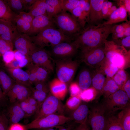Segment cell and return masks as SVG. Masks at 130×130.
I'll return each instance as SVG.
<instances>
[{"instance_id": "6da1fadb", "label": "cell", "mask_w": 130, "mask_h": 130, "mask_svg": "<svg viewBox=\"0 0 130 130\" xmlns=\"http://www.w3.org/2000/svg\"><path fill=\"white\" fill-rule=\"evenodd\" d=\"M113 25L96 26L87 23L75 37L73 41L81 51L103 46L111 33Z\"/></svg>"}, {"instance_id": "7a4b0ae2", "label": "cell", "mask_w": 130, "mask_h": 130, "mask_svg": "<svg viewBox=\"0 0 130 130\" xmlns=\"http://www.w3.org/2000/svg\"><path fill=\"white\" fill-rule=\"evenodd\" d=\"M30 38L37 47L41 48L47 46L52 47L62 42L73 40V39L64 35L55 26L48 27Z\"/></svg>"}, {"instance_id": "3957f363", "label": "cell", "mask_w": 130, "mask_h": 130, "mask_svg": "<svg viewBox=\"0 0 130 130\" xmlns=\"http://www.w3.org/2000/svg\"><path fill=\"white\" fill-rule=\"evenodd\" d=\"M106 59L110 63L122 69L125 65L126 59L129 57L130 50L127 51L123 46L113 41L106 40L104 44Z\"/></svg>"}, {"instance_id": "277c9868", "label": "cell", "mask_w": 130, "mask_h": 130, "mask_svg": "<svg viewBox=\"0 0 130 130\" xmlns=\"http://www.w3.org/2000/svg\"><path fill=\"white\" fill-rule=\"evenodd\" d=\"M54 24L65 35L73 39L82 29L72 15L62 11L53 18Z\"/></svg>"}, {"instance_id": "5b68a950", "label": "cell", "mask_w": 130, "mask_h": 130, "mask_svg": "<svg viewBox=\"0 0 130 130\" xmlns=\"http://www.w3.org/2000/svg\"><path fill=\"white\" fill-rule=\"evenodd\" d=\"M130 99L126 93L119 89L101 103L107 115L113 114L130 105Z\"/></svg>"}, {"instance_id": "8992f818", "label": "cell", "mask_w": 130, "mask_h": 130, "mask_svg": "<svg viewBox=\"0 0 130 130\" xmlns=\"http://www.w3.org/2000/svg\"><path fill=\"white\" fill-rule=\"evenodd\" d=\"M57 78L66 84L73 79L79 65V62L71 58L57 59L55 61Z\"/></svg>"}, {"instance_id": "52a82bcc", "label": "cell", "mask_w": 130, "mask_h": 130, "mask_svg": "<svg viewBox=\"0 0 130 130\" xmlns=\"http://www.w3.org/2000/svg\"><path fill=\"white\" fill-rule=\"evenodd\" d=\"M72 120L71 117L64 115L52 114L34 119L31 122L25 125L27 130L40 129L64 125Z\"/></svg>"}, {"instance_id": "ba28073f", "label": "cell", "mask_w": 130, "mask_h": 130, "mask_svg": "<svg viewBox=\"0 0 130 130\" xmlns=\"http://www.w3.org/2000/svg\"><path fill=\"white\" fill-rule=\"evenodd\" d=\"M65 110L61 100L49 93L36 113L35 119L52 114L65 115Z\"/></svg>"}, {"instance_id": "9c48e42d", "label": "cell", "mask_w": 130, "mask_h": 130, "mask_svg": "<svg viewBox=\"0 0 130 130\" xmlns=\"http://www.w3.org/2000/svg\"><path fill=\"white\" fill-rule=\"evenodd\" d=\"M107 116L101 103L92 105L89 109L87 118L91 130H104Z\"/></svg>"}, {"instance_id": "30bf717a", "label": "cell", "mask_w": 130, "mask_h": 130, "mask_svg": "<svg viewBox=\"0 0 130 130\" xmlns=\"http://www.w3.org/2000/svg\"><path fill=\"white\" fill-rule=\"evenodd\" d=\"M104 45L91 49L80 51L82 61L90 67L96 69L99 67L105 59Z\"/></svg>"}, {"instance_id": "8fae6325", "label": "cell", "mask_w": 130, "mask_h": 130, "mask_svg": "<svg viewBox=\"0 0 130 130\" xmlns=\"http://www.w3.org/2000/svg\"><path fill=\"white\" fill-rule=\"evenodd\" d=\"M79 49L73 41L62 42L52 47L51 55L58 59L71 58Z\"/></svg>"}, {"instance_id": "7c38bea8", "label": "cell", "mask_w": 130, "mask_h": 130, "mask_svg": "<svg viewBox=\"0 0 130 130\" xmlns=\"http://www.w3.org/2000/svg\"><path fill=\"white\" fill-rule=\"evenodd\" d=\"M31 62L53 72L54 67L50 53L44 48L38 47L29 57Z\"/></svg>"}, {"instance_id": "4fadbf2b", "label": "cell", "mask_w": 130, "mask_h": 130, "mask_svg": "<svg viewBox=\"0 0 130 130\" xmlns=\"http://www.w3.org/2000/svg\"><path fill=\"white\" fill-rule=\"evenodd\" d=\"M13 44L16 50L29 58L38 47L32 41L30 36L25 34L20 33Z\"/></svg>"}, {"instance_id": "5bb4252c", "label": "cell", "mask_w": 130, "mask_h": 130, "mask_svg": "<svg viewBox=\"0 0 130 130\" xmlns=\"http://www.w3.org/2000/svg\"><path fill=\"white\" fill-rule=\"evenodd\" d=\"M90 0H80L79 5L70 13L82 28L89 21Z\"/></svg>"}, {"instance_id": "9a60e30c", "label": "cell", "mask_w": 130, "mask_h": 130, "mask_svg": "<svg viewBox=\"0 0 130 130\" xmlns=\"http://www.w3.org/2000/svg\"><path fill=\"white\" fill-rule=\"evenodd\" d=\"M31 88L15 82L7 93L6 96L11 103L20 101L32 95Z\"/></svg>"}, {"instance_id": "2e32d148", "label": "cell", "mask_w": 130, "mask_h": 130, "mask_svg": "<svg viewBox=\"0 0 130 130\" xmlns=\"http://www.w3.org/2000/svg\"><path fill=\"white\" fill-rule=\"evenodd\" d=\"M50 26H55L53 18L49 17L47 14L38 16L34 18L30 29L26 34L30 36H34Z\"/></svg>"}, {"instance_id": "e0dca14e", "label": "cell", "mask_w": 130, "mask_h": 130, "mask_svg": "<svg viewBox=\"0 0 130 130\" xmlns=\"http://www.w3.org/2000/svg\"><path fill=\"white\" fill-rule=\"evenodd\" d=\"M20 33L12 22L0 20V38L12 42Z\"/></svg>"}, {"instance_id": "ac0fdd59", "label": "cell", "mask_w": 130, "mask_h": 130, "mask_svg": "<svg viewBox=\"0 0 130 130\" xmlns=\"http://www.w3.org/2000/svg\"><path fill=\"white\" fill-rule=\"evenodd\" d=\"M104 0H90L89 21L88 24L97 26L103 23L101 8Z\"/></svg>"}, {"instance_id": "d6986e66", "label": "cell", "mask_w": 130, "mask_h": 130, "mask_svg": "<svg viewBox=\"0 0 130 130\" xmlns=\"http://www.w3.org/2000/svg\"><path fill=\"white\" fill-rule=\"evenodd\" d=\"M49 89L52 95L61 100L64 99L68 91L66 84L57 78H54L50 82Z\"/></svg>"}, {"instance_id": "ffe728a7", "label": "cell", "mask_w": 130, "mask_h": 130, "mask_svg": "<svg viewBox=\"0 0 130 130\" xmlns=\"http://www.w3.org/2000/svg\"><path fill=\"white\" fill-rule=\"evenodd\" d=\"M106 78V76L100 67L96 69L92 73L91 85L96 91L97 95L101 94Z\"/></svg>"}, {"instance_id": "44dd1931", "label": "cell", "mask_w": 130, "mask_h": 130, "mask_svg": "<svg viewBox=\"0 0 130 130\" xmlns=\"http://www.w3.org/2000/svg\"><path fill=\"white\" fill-rule=\"evenodd\" d=\"M7 70L15 82L24 85L30 88L32 87L29 80V74L26 71L20 68L12 69L6 68Z\"/></svg>"}, {"instance_id": "7402d4cb", "label": "cell", "mask_w": 130, "mask_h": 130, "mask_svg": "<svg viewBox=\"0 0 130 130\" xmlns=\"http://www.w3.org/2000/svg\"><path fill=\"white\" fill-rule=\"evenodd\" d=\"M127 14L124 7L119 6L111 14L106 21L99 25L101 26L113 25L121 22L128 21Z\"/></svg>"}, {"instance_id": "603a6c76", "label": "cell", "mask_w": 130, "mask_h": 130, "mask_svg": "<svg viewBox=\"0 0 130 130\" xmlns=\"http://www.w3.org/2000/svg\"><path fill=\"white\" fill-rule=\"evenodd\" d=\"M9 121L11 124L18 123L26 117L25 114L20 106L18 102L13 103L8 111Z\"/></svg>"}, {"instance_id": "cb8c5ba5", "label": "cell", "mask_w": 130, "mask_h": 130, "mask_svg": "<svg viewBox=\"0 0 130 130\" xmlns=\"http://www.w3.org/2000/svg\"><path fill=\"white\" fill-rule=\"evenodd\" d=\"M89 110L87 104H80L73 110L71 117L76 123L79 124H84L87 121Z\"/></svg>"}, {"instance_id": "d4e9b609", "label": "cell", "mask_w": 130, "mask_h": 130, "mask_svg": "<svg viewBox=\"0 0 130 130\" xmlns=\"http://www.w3.org/2000/svg\"><path fill=\"white\" fill-rule=\"evenodd\" d=\"M92 73L88 69H82L78 77V82L82 91L87 89L91 85Z\"/></svg>"}, {"instance_id": "484cf974", "label": "cell", "mask_w": 130, "mask_h": 130, "mask_svg": "<svg viewBox=\"0 0 130 130\" xmlns=\"http://www.w3.org/2000/svg\"><path fill=\"white\" fill-rule=\"evenodd\" d=\"M47 14L53 18L62 11V0H45Z\"/></svg>"}, {"instance_id": "4316f807", "label": "cell", "mask_w": 130, "mask_h": 130, "mask_svg": "<svg viewBox=\"0 0 130 130\" xmlns=\"http://www.w3.org/2000/svg\"><path fill=\"white\" fill-rule=\"evenodd\" d=\"M116 115L124 130H130V106L119 111Z\"/></svg>"}, {"instance_id": "83f0119b", "label": "cell", "mask_w": 130, "mask_h": 130, "mask_svg": "<svg viewBox=\"0 0 130 130\" xmlns=\"http://www.w3.org/2000/svg\"><path fill=\"white\" fill-rule=\"evenodd\" d=\"M18 14L10 8L5 0H0V20L13 22Z\"/></svg>"}, {"instance_id": "f1b7e54d", "label": "cell", "mask_w": 130, "mask_h": 130, "mask_svg": "<svg viewBox=\"0 0 130 130\" xmlns=\"http://www.w3.org/2000/svg\"><path fill=\"white\" fill-rule=\"evenodd\" d=\"M119 89V87L112 78L106 77L101 94L103 96L104 99L109 97Z\"/></svg>"}, {"instance_id": "f546056e", "label": "cell", "mask_w": 130, "mask_h": 130, "mask_svg": "<svg viewBox=\"0 0 130 130\" xmlns=\"http://www.w3.org/2000/svg\"><path fill=\"white\" fill-rule=\"evenodd\" d=\"M29 12L34 17L46 15L45 0H36Z\"/></svg>"}, {"instance_id": "4dcf8cb0", "label": "cell", "mask_w": 130, "mask_h": 130, "mask_svg": "<svg viewBox=\"0 0 130 130\" xmlns=\"http://www.w3.org/2000/svg\"><path fill=\"white\" fill-rule=\"evenodd\" d=\"M14 83V81L4 71L0 70V85L4 94L6 96L7 93Z\"/></svg>"}, {"instance_id": "1f68e13d", "label": "cell", "mask_w": 130, "mask_h": 130, "mask_svg": "<svg viewBox=\"0 0 130 130\" xmlns=\"http://www.w3.org/2000/svg\"><path fill=\"white\" fill-rule=\"evenodd\" d=\"M104 130H124L118 120L116 113L107 115Z\"/></svg>"}, {"instance_id": "d6a6232c", "label": "cell", "mask_w": 130, "mask_h": 130, "mask_svg": "<svg viewBox=\"0 0 130 130\" xmlns=\"http://www.w3.org/2000/svg\"><path fill=\"white\" fill-rule=\"evenodd\" d=\"M100 68L103 71L106 77L112 78L119 70L117 67L110 63L105 58Z\"/></svg>"}, {"instance_id": "836d02e7", "label": "cell", "mask_w": 130, "mask_h": 130, "mask_svg": "<svg viewBox=\"0 0 130 130\" xmlns=\"http://www.w3.org/2000/svg\"><path fill=\"white\" fill-rule=\"evenodd\" d=\"M117 8L113 3L107 0H104L101 8V15L102 19L107 20L111 14Z\"/></svg>"}, {"instance_id": "e575fe53", "label": "cell", "mask_w": 130, "mask_h": 130, "mask_svg": "<svg viewBox=\"0 0 130 130\" xmlns=\"http://www.w3.org/2000/svg\"><path fill=\"white\" fill-rule=\"evenodd\" d=\"M19 32L21 33L27 34L29 31L31 27V24L24 20L17 15L14 19L13 22Z\"/></svg>"}, {"instance_id": "d590c367", "label": "cell", "mask_w": 130, "mask_h": 130, "mask_svg": "<svg viewBox=\"0 0 130 130\" xmlns=\"http://www.w3.org/2000/svg\"><path fill=\"white\" fill-rule=\"evenodd\" d=\"M18 102L20 106L25 113L26 117L36 113L38 110V106L30 105L26 99Z\"/></svg>"}, {"instance_id": "8d00e7d4", "label": "cell", "mask_w": 130, "mask_h": 130, "mask_svg": "<svg viewBox=\"0 0 130 130\" xmlns=\"http://www.w3.org/2000/svg\"><path fill=\"white\" fill-rule=\"evenodd\" d=\"M31 89L32 91V96L38 103V110L42 103L47 97L49 93V92L50 91L38 90L32 87L31 88Z\"/></svg>"}, {"instance_id": "74e56055", "label": "cell", "mask_w": 130, "mask_h": 130, "mask_svg": "<svg viewBox=\"0 0 130 130\" xmlns=\"http://www.w3.org/2000/svg\"><path fill=\"white\" fill-rule=\"evenodd\" d=\"M112 78L119 86L120 89H121L124 85L128 80V77L127 73L122 69L119 70Z\"/></svg>"}, {"instance_id": "f35d334b", "label": "cell", "mask_w": 130, "mask_h": 130, "mask_svg": "<svg viewBox=\"0 0 130 130\" xmlns=\"http://www.w3.org/2000/svg\"><path fill=\"white\" fill-rule=\"evenodd\" d=\"M33 66L36 75L37 82H45L50 72L46 69L33 64Z\"/></svg>"}, {"instance_id": "ab89813d", "label": "cell", "mask_w": 130, "mask_h": 130, "mask_svg": "<svg viewBox=\"0 0 130 130\" xmlns=\"http://www.w3.org/2000/svg\"><path fill=\"white\" fill-rule=\"evenodd\" d=\"M97 95L96 91L91 87L87 89L82 91L79 96L81 100L87 102L92 100Z\"/></svg>"}, {"instance_id": "60d3db41", "label": "cell", "mask_w": 130, "mask_h": 130, "mask_svg": "<svg viewBox=\"0 0 130 130\" xmlns=\"http://www.w3.org/2000/svg\"><path fill=\"white\" fill-rule=\"evenodd\" d=\"M5 0L11 9L15 13V12L18 13V14L20 12L24 11V6L21 0Z\"/></svg>"}, {"instance_id": "b9f144b4", "label": "cell", "mask_w": 130, "mask_h": 130, "mask_svg": "<svg viewBox=\"0 0 130 130\" xmlns=\"http://www.w3.org/2000/svg\"><path fill=\"white\" fill-rule=\"evenodd\" d=\"M80 0H62V11L71 13L79 5Z\"/></svg>"}, {"instance_id": "7bdbcfd3", "label": "cell", "mask_w": 130, "mask_h": 130, "mask_svg": "<svg viewBox=\"0 0 130 130\" xmlns=\"http://www.w3.org/2000/svg\"><path fill=\"white\" fill-rule=\"evenodd\" d=\"M81 100L79 95L70 96L66 102V106L69 110H73L80 104Z\"/></svg>"}, {"instance_id": "ee69618b", "label": "cell", "mask_w": 130, "mask_h": 130, "mask_svg": "<svg viewBox=\"0 0 130 130\" xmlns=\"http://www.w3.org/2000/svg\"><path fill=\"white\" fill-rule=\"evenodd\" d=\"M27 65L28 70L26 71L29 76V82L31 85L37 82L36 73L33 66V64L31 62Z\"/></svg>"}, {"instance_id": "f6af8a7d", "label": "cell", "mask_w": 130, "mask_h": 130, "mask_svg": "<svg viewBox=\"0 0 130 130\" xmlns=\"http://www.w3.org/2000/svg\"><path fill=\"white\" fill-rule=\"evenodd\" d=\"M69 91L71 96L79 95L82 91L77 83L75 82L71 83Z\"/></svg>"}, {"instance_id": "bcb514c9", "label": "cell", "mask_w": 130, "mask_h": 130, "mask_svg": "<svg viewBox=\"0 0 130 130\" xmlns=\"http://www.w3.org/2000/svg\"><path fill=\"white\" fill-rule=\"evenodd\" d=\"M9 122L5 114L0 111V130H8Z\"/></svg>"}, {"instance_id": "7dc6e473", "label": "cell", "mask_w": 130, "mask_h": 130, "mask_svg": "<svg viewBox=\"0 0 130 130\" xmlns=\"http://www.w3.org/2000/svg\"><path fill=\"white\" fill-rule=\"evenodd\" d=\"M112 41L117 45L124 48H130V36Z\"/></svg>"}, {"instance_id": "c3c4849f", "label": "cell", "mask_w": 130, "mask_h": 130, "mask_svg": "<svg viewBox=\"0 0 130 130\" xmlns=\"http://www.w3.org/2000/svg\"><path fill=\"white\" fill-rule=\"evenodd\" d=\"M2 56L5 64L9 63L15 58L14 52L13 50L8 51Z\"/></svg>"}, {"instance_id": "681fc988", "label": "cell", "mask_w": 130, "mask_h": 130, "mask_svg": "<svg viewBox=\"0 0 130 130\" xmlns=\"http://www.w3.org/2000/svg\"><path fill=\"white\" fill-rule=\"evenodd\" d=\"M17 15L24 20L31 24L34 18L29 12H26L24 11L20 12Z\"/></svg>"}, {"instance_id": "f907efd6", "label": "cell", "mask_w": 130, "mask_h": 130, "mask_svg": "<svg viewBox=\"0 0 130 130\" xmlns=\"http://www.w3.org/2000/svg\"><path fill=\"white\" fill-rule=\"evenodd\" d=\"M118 6L124 7L127 11L128 15H130V0H116Z\"/></svg>"}, {"instance_id": "816d5d0a", "label": "cell", "mask_w": 130, "mask_h": 130, "mask_svg": "<svg viewBox=\"0 0 130 130\" xmlns=\"http://www.w3.org/2000/svg\"><path fill=\"white\" fill-rule=\"evenodd\" d=\"M125 29L124 22L121 24L113 25L111 31L112 35L123 32Z\"/></svg>"}, {"instance_id": "f5cc1de1", "label": "cell", "mask_w": 130, "mask_h": 130, "mask_svg": "<svg viewBox=\"0 0 130 130\" xmlns=\"http://www.w3.org/2000/svg\"><path fill=\"white\" fill-rule=\"evenodd\" d=\"M73 129L72 126H66L63 125L40 129V130H73Z\"/></svg>"}, {"instance_id": "db71d44e", "label": "cell", "mask_w": 130, "mask_h": 130, "mask_svg": "<svg viewBox=\"0 0 130 130\" xmlns=\"http://www.w3.org/2000/svg\"><path fill=\"white\" fill-rule=\"evenodd\" d=\"M35 89L38 90H49L45 82H37L34 84Z\"/></svg>"}, {"instance_id": "11a10c76", "label": "cell", "mask_w": 130, "mask_h": 130, "mask_svg": "<svg viewBox=\"0 0 130 130\" xmlns=\"http://www.w3.org/2000/svg\"><path fill=\"white\" fill-rule=\"evenodd\" d=\"M8 130H27L25 125L18 123L11 124Z\"/></svg>"}, {"instance_id": "9f6ffc18", "label": "cell", "mask_w": 130, "mask_h": 130, "mask_svg": "<svg viewBox=\"0 0 130 130\" xmlns=\"http://www.w3.org/2000/svg\"><path fill=\"white\" fill-rule=\"evenodd\" d=\"M122 90L126 94L129 98L130 99V80L128 78L123 86Z\"/></svg>"}, {"instance_id": "6f0895ef", "label": "cell", "mask_w": 130, "mask_h": 130, "mask_svg": "<svg viewBox=\"0 0 130 130\" xmlns=\"http://www.w3.org/2000/svg\"><path fill=\"white\" fill-rule=\"evenodd\" d=\"M36 0H21L24 10H30Z\"/></svg>"}, {"instance_id": "680465c9", "label": "cell", "mask_w": 130, "mask_h": 130, "mask_svg": "<svg viewBox=\"0 0 130 130\" xmlns=\"http://www.w3.org/2000/svg\"><path fill=\"white\" fill-rule=\"evenodd\" d=\"M14 52L15 58L18 62L22 60L27 58H29L16 50L14 51Z\"/></svg>"}, {"instance_id": "91938a15", "label": "cell", "mask_w": 130, "mask_h": 130, "mask_svg": "<svg viewBox=\"0 0 130 130\" xmlns=\"http://www.w3.org/2000/svg\"><path fill=\"white\" fill-rule=\"evenodd\" d=\"M7 99L0 85V107H3L6 104Z\"/></svg>"}, {"instance_id": "94428289", "label": "cell", "mask_w": 130, "mask_h": 130, "mask_svg": "<svg viewBox=\"0 0 130 130\" xmlns=\"http://www.w3.org/2000/svg\"><path fill=\"white\" fill-rule=\"evenodd\" d=\"M5 65L6 68L12 69L20 68L18 61L15 58L9 63Z\"/></svg>"}, {"instance_id": "6125c7cd", "label": "cell", "mask_w": 130, "mask_h": 130, "mask_svg": "<svg viewBox=\"0 0 130 130\" xmlns=\"http://www.w3.org/2000/svg\"><path fill=\"white\" fill-rule=\"evenodd\" d=\"M73 130H90V129L87 124V122L84 124H79L74 128Z\"/></svg>"}, {"instance_id": "be15d7a7", "label": "cell", "mask_w": 130, "mask_h": 130, "mask_svg": "<svg viewBox=\"0 0 130 130\" xmlns=\"http://www.w3.org/2000/svg\"><path fill=\"white\" fill-rule=\"evenodd\" d=\"M26 99L30 105L33 106H37L38 107V102L32 95L27 98Z\"/></svg>"}, {"instance_id": "e7e4bbea", "label": "cell", "mask_w": 130, "mask_h": 130, "mask_svg": "<svg viewBox=\"0 0 130 130\" xmlns=\"http://www.w3.org/2000/svg\"><path fill=\"white\" fill-rule=\"evenodd\" d=\"M10 45H13V43L0 38V48Z\"/></svg>"}, {"instance_id": "03108f58", "label": "cell", "mask_w": 130, "mask_h": 130, "mask_svg": "<svg viewBox=\"0 0 130 130\" xmlns=\"http://www.w3.org/2000/svg\"><path fill=\"white\" fill-rule=\"evenodd\" d=\"M1 55V54L0 53V57Z\"/></svg>"}]
</instances>
